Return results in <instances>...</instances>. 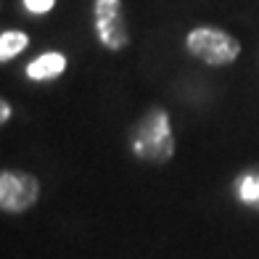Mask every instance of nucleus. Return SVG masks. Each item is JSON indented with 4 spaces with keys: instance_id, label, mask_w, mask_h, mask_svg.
Instances as JSON below:
<instances>
[{
    "instance_id": "f257e3e1",
    "label": "nucleus",
    "mask_w": 259,
    "mask_h": 259,
    "mask_svg": "<svg viewBox=\"0 0 259 259\" xmlns=\"http://www.w3.org/2000/svg\"><path fill=\"white\" fill-rule=\"evenodd\" d=\"M178 140L172 130V116L161 106H151L138 116L130 130V151L146 164H167L175 156Z\"/></svg>"
},
{
    "instance_id": "f03ea898",
    "label": "nucleus",
    "mask_w": 259,
    "mask_h": 259,
    "mask_svg": "<svg viewBox=\"0 0 259 259\" xmlns=\"http://www.w3.org/2000/svg\"><path fill=\"white\" fill-rule=\"evenodd\" d=\"M185 51L209 66H230L241 56V42L228 29L201 24L185 34Z\"/></svg>"
},
{
    "instance_id": "7ed1b4c3",
    "label": "nucleus",
    "mask_w": 259,
    "mask_h": 259,
    "mask_svg": "<svg viewBox=\"0 0 259 259\" xmlns=\"http://www.w3.org/2000/svg\"><path fill=\"white\" fill-rule=\"evenodd\" d=\"M93 29L106 51L122 53L130 45V29L122 0H93Z\"/></svg>"
},
{
    "instance_id": "20e7f679",
    "label": "nucleus",
    "mask_w": 259,
    "mask_h": 259,
    "mask_svg": "<svg viewBox=\"0 0 259 259\" xmlns=\"http://www.w3.org/2000/svg\"><path fill=\"white\" fill-rule=\"evenodd\" d=\"M40 198V180L24 169H0V211L24 214Z\"/></svg>"
},
{
    "instance_id": "39448f33",
    "label": "nucleus",
    "mask_w": 259,
    "mask_h": 259,
    "mask_svg": "<svg viewBox=\"0 0 259 259\" xmlns=\"http://www.w3.org/2000/svg\"><path fill=\"white\" fill-rule=\"evenodd\" d=\"M69 69V58L61 51H45L40 56H34L32 61L24 66V77L29 82H53L58 77H64Z\"/></svg>"
},
{
    "instance_id": "423d86ee",
    "label": "nucleus",
    "mask_w": 259,
    "mask_h": 259,
    "mask_svg": "<svg viewBox=\"0 0 259 259\" xmlns=\"http://www.w3.org/2000/svg\"><path fill=\"white\" fill-rule=\"evenodd\" d=\"M233 193H235V201L238 204H243L246 209L259 211V164L246 167L235 175Z\"/></svg>"
},
{
    "instance_id": "0eeeda50",
    "label": "nucleus",
    "mask_w": 259,
    "mask_h": 259,
    "mask_svg": "<svg viewBox=\"0 0 259 259\" xmlns=\"http://www.w3.org/2000/svg\"><path fill=\"white\" fill-rule=\"evenodd\" d=\"M32 37L27 32L21 29H3L0 32V64H8L14 61V58H19L21 53H24L29 48Z\"/></svg>"
},
{
    "instance_id": "6e6552de",
    "label": "nucleus",
    "mask_w": 259,
    "mask_h": 259,
    "mask_svg": "<svg viewBox=\"0 0 259 259\" xmlns=\"http://www.w3.org/2000/svg\"><path fill=\"white\" fill-rule=\"evenodd\" d=\"M56 3L58 0H21V8H24V14L40 19V16H48L56 8Z\"/></svg>"
},
{
    "instance_id": "1a4fd4ad",
    "label": "nucleus",
    "mask_w": 259,
    "mask_h": 259,
    "mask_svg": "<svg viewBox=\"0 0 259 259\" xmlns=\"http://www.w3.org/2000/svg\"><path fill=\"white\" fill-rule=\"evenodd\" d=\"M11 116H14V106H11V101L0 98V127L11 122Z\"/></svg>"
}]
</instances>
